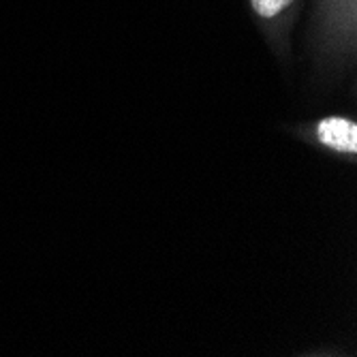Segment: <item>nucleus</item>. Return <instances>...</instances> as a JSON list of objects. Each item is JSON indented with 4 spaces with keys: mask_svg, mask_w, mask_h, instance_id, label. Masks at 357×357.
Masks as SVG:
<instances>
[{
    "mask_svg": "<svg viewBox=\"0 0 357 357\" xmlns=\"http://www.w3.org/2000/svg\"><path fill=\"white\" fill-rule=\"evenodd\" d=\"M304 43L319 79H342L357 62V0H310Z\"/></svg>",
    "mask_w": 357,
    "mask_h": 357,
    "instance_id": "1",
    "label": "nucleus"
},
{
    "mask_svg": "<svg viewBox=\"0 0 357 357\" xmlns=\"http://www.w3.org/2000/svg\"><path fill=\"white\" fill-rule=\"evenodd\" d=\"M255 30L282 67L294 58V32L306 0H246Z\"/></svg>",
    "mask_w": 357,
    "mask_h": 357,
    "instance_id": "2",
    "label": "nucleus"
},
{
    "mask_svg": "<svg viewBox=\"0 0 357 357\" xmlns=\"http://www.w3.org/2000/svg\"><path fill=\"white\" fill-rule=\"evenodd\" d=\"M289 135L312 150L357 163V120L349 114H323L294 122L289 124Z\"/></svg>",
    "mask_w": 357,
    "mask_h": 357,
    "instance_id": "3",
    "label": "nucleus"
}]
</instances>
